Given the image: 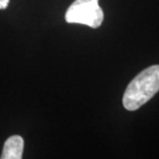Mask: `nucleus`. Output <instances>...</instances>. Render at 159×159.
<instances>
[{"instance_id":"obj_1","label":"nucleus","mask_w":159,"mask_h":159,"mask_svg":"<svg viewBox=\"0 0 159 159\" xmlns=\"http://www.w3.org/2000/svg\"><path fill=\"white\" fill-rule=\"evenodd\" d=\"M159 91V65H153L139 73L127 85L122 103L128 111H134L150 101Z\"/></svg>"},{"instance_id":"obj_4","label":"nucleus","mask_w":159,"mask_h":159,"mask_svg":"<svg viewBox=\"0 0 159 159\" xmlns=\"http://www.w3.org/2000/svg\"><path fill=\"white\" fill-rule=\"evenodd\" d=\"M8 4H9V0H0V9L7 8Z\"/></svg>"},{"instance_id":"obj_3","label":"nucleus","mask_w":159,"mask_h":159,"mask_svg":"<svg viewBox=\"0 0 159 159\" xmlns=\"http://www.w3.org/2000/svg\"><path fill=\"white\" fill-rule=\"evenodd\" d=\"M24 139L21 136H11L5 141L0 159H22Z\"/></svg>"},{"instance_id":"obj_2","label":"nucleus","mask_w":159,"mask_h":159,"mask_svg":"<svg viewBox=\"0 0 159 159\" xmlns=\"http://www.w3.org/2000/svg\"><path fill=\"white\" fill-rule=\"evenodd\" d=\"M65 19L69 24H82L96 29L102 25L104 12L99 0H75L67 9Z\"/></svg>"}]
</instances>
